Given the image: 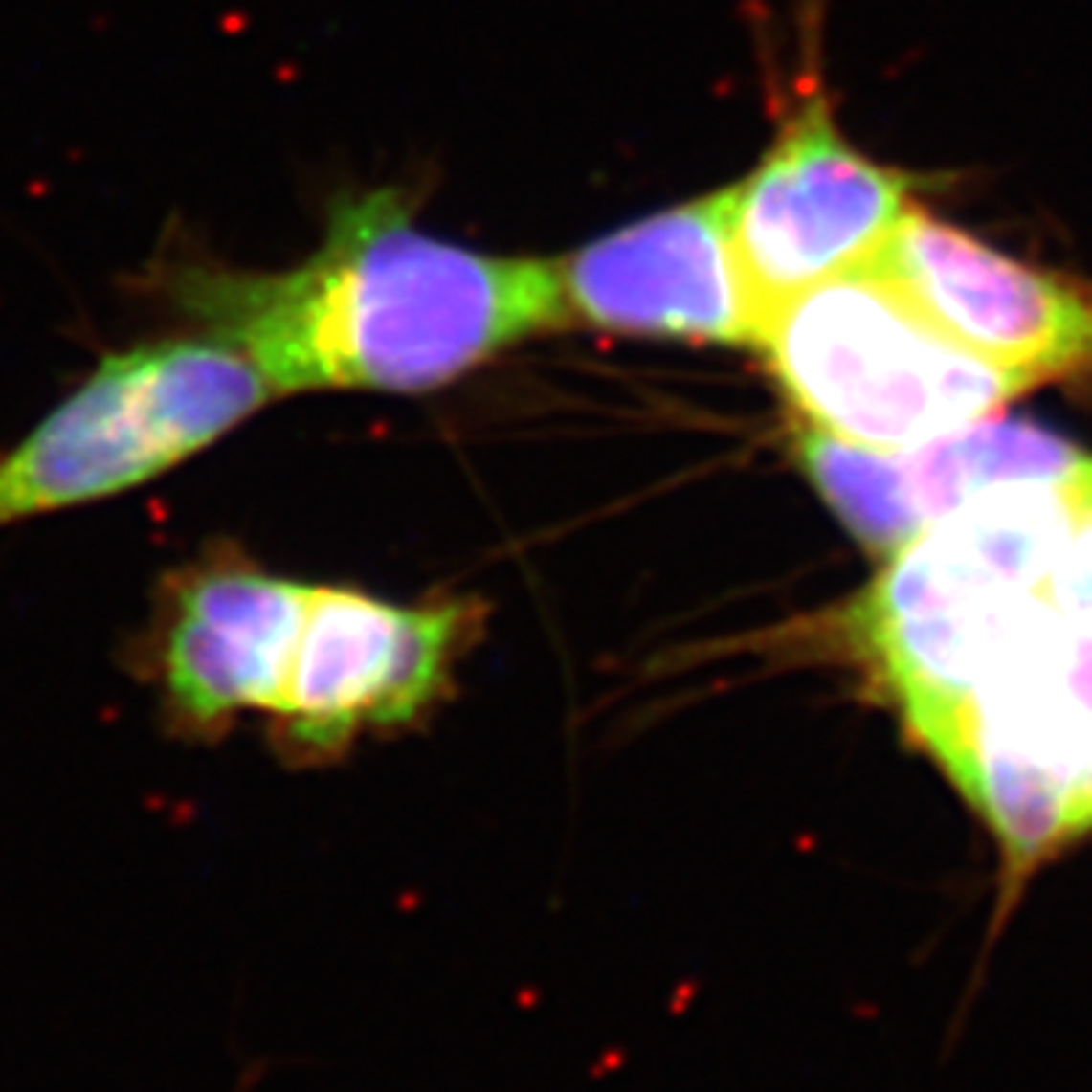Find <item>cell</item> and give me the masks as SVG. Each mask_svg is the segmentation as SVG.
Segmentation results:
<instances>
[{
	"mask_svg": "<svg viewBox=\"0 0 1092 1092\" xmlns=\"http://www.w3.org/2000/svg\"><path fill=\"white\" fill-rule=\"evenodd\" d=\"M568 312L628 334L756 345L731 238V189L653 213L557 263Z\"/></svg>",
	"mask_w": 1092,
	"mask_h": 1092,
	"instance_id": "cell-9",
	"label": "cell"
},
{
	"mask_svg": "<svg viewBox=\"0 0 1092 1092\" xmlns=\"http://www.w3.org/2000/svg\"><path fill=\"white\" fill-rule=\"evenodd\" d=\"M1046 596L1064 621L1092 632V482L1081 490L1064 540L1057 546Z\"/></svg>",
	"mask_w": 1092,
	"mask_h": 1092,
	"instance_id": "cell-12",
	"label": "cell"
},
{
	"mask_svg": "<svg viewBox=\"0 0 1092 1092\" xmlns=\"http://www.w3.org/2000/svg\"><path fill=\"white\" fill-rule=\"evenodd\" d=\"M756 345L805 430L873 451L965 430L1025 390L940 330L873 259L773 305Z\"/></svg>",
	"mask_w": 1092,
	"mask_h": 1092,
	"instance_id": "cell-3",
	"label": "cell"
},
{
	"mask_svg": "<svg viewBox=\"0 0 1092 1092\" xmlns=\"http://www.w3.org/2000/svg\"><path fill=\"white\" fill-rule=\"evenodd\" d=\"M802 465L855 536L880 553L1000 486L1075 479L1092 455L1033 422L990 415L901 451H873L827 433H802Z\"/></svg>",
	"mask_w": 1092,
	"mask_h": 1092,
	"instance_id": "cell-10",
	"label": "cell"
},
{
	"mask_svg": "<svg viewBox=\"0 0 1092 1092\" xmlns=\"http://www.w3.org/2000/svg\"><path fill=\"white\" fill-rule=\"evenodd\" d=\"M940 330L1021 387L1092 372V291L908 210L873 256Z\"/></svg>",
	"mask_w": 1092,
	"mask_h": 1092,
	"instance_id": "cell-8",
	"label": "cell"
},
{
	"mask_svg": "<svg viewBox=\"0 0 1092 1092\" xmlns=\"http://www.w3.org/2000/svg\"><path fill=\"white\" fill-rule=\"evenodd\" d=\"M908 210V178L858 153L827 100H805L731 189V238L759 330L784 299L869 263Z\"/></svg>",
	"mask_w": 1092,
	"mask_h": 1092,
	"instance_id": "cell-6",
	"label": "cell"
},
{
	"mask_svg": "<svg viewBox=\"0 0 1092 1092\" xmlns=\"http://www.w3.org/2000/svg\"><path fill=\"white\" fill-rule=\"evenodd\" d=\"M309 586L259 568L199 565L174 578L153 671L164 713L185 734H216L238 713L274 717L299 649Z\"/></svg>",
	"mask_w": 1092,
	"mask_h": 1092,
	"instance_id": "cell-11",
	"label": "cell"
},
{
	"mask_svg": "<svg viewBox=\"0 0 1092 1092\" xmlns=\"http://www.w3.org/2000/svg\"><path fill=\"white\" fill-rule=\"evenodd\" d=\"M167 295L228 341L274 394L422 390L568 323L557 263L422 234L397 192L341 203L309 263L284 274L181 266Z\"/></svg>",
	"mask_w": 1092,
	"mask_h": 1092,
	"instance_id": "cell-1",
	"label": "cell"
},
{
	"mask_svg": "<svg viewBox=\"0 0 1092 1092\" xmlns=\"http://www.w3.org/2000/svg\"><path fill=\"white\" fill-rule=\"evenodd\" d=\"M1089 482L1092 468L975 497L890 553L852 607L855 649L919 748L1060 617L1046 578Z\"/></svg>",
	"mask_w": 1092,
	"mask_h": 1092,
	"instance_id": "cell-2",
	"label": "cell"
},
{
	"mask_svg": "<svg viewBox=\"0 0 1092 1092\" xmlns=\"http://www.w3.org/2000/svg\"><path fill=\"white\" fill-rule=\"evenodd\" d=\"M468 621L465 603L394 607L351 589H312L277 742L295 759H323L362 731L412 724L447 684Z\"/></svg>",
	"mask_w": 1092,
	"mask_h": 1092,
	"instance_id": "cell-7",
	"label": "cell"
},
{
	"mask_svg": "<svg viewBox=\"0 0 1092 1092\" xmlns=\"http://www.w3.org/2000/svg\"><path fill=\"white\" fill-rule=\"evenodd\" d=\"M270 397L274 387L253 359L220 337L110 351L0 451V528L145 486Z\"/></svg>",
	"mask_w": 1092,
	"mask_h": 1092,
	"instance_id": "cell-4",
	"label": "cell"
},
{
	"mask_svg": "<svg viewBox=\"0 0 1092 1092\" xmlns=\"http://www.w3.org/2000/svg\"><path fill=\"white\" fill-rule=\"evenodd\" d=\"M923 752L993 837L1011 901L1092 834V632L1050 621Z\"/></svg>",
	"mask_w": 1092,
	"mask_h": 1092,
	"instance_id": "cell-5",
	"label": "cell"
}]
</instances>
